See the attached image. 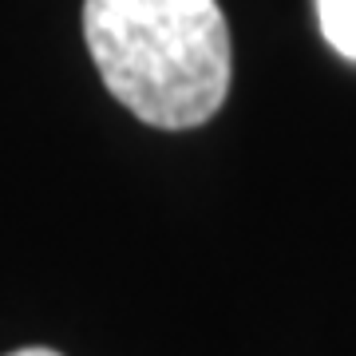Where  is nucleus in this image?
I'll use <instances>...</instances> for the list:
<instances>
[{"instance_id":"nucleus-2","label":"nucleus","mask_w":356,"mask_h":356,"mask_svg":"<svg viewBox=\"0 0 356 356\" xmlns=\"http://www.w3.org/2000/svg\"><path fill=\"white\" fill-rule=\"evenodd\" d=\"M317 20L332 51L356 60V0H317Z\"/></svg>"},{"instance_id":"nucleus-1","label":"nucleus","mask_w":356,"mask_h":356,"mask_svg":"<svg viewBox=\"0 0 356 356\" xmlns=\"http://www.w3.org/2000/svg\"><path fill=\"white\" fill-rule=\"evenodd\" d=\"M83 40L107 91L151 127H202L229 95L218 0H83Z\"/></svg>"},{"instance_id":"nucleus-3","label":"nucleus","mask_w":356,"mask_h":356,"mask_svg":"<svg viewBox=\"0 0 356 356\" xmlns=\"http://www.w3.org/2000/svg\"><path fill=\"white\" fill-rule=\"evenodd\" d=\"M8 356H60V353H51V348H16Z\"/></svg>"}]
</instances>
